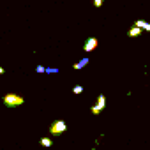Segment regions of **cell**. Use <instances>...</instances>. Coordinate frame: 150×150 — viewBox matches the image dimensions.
Masks as SVG:
<instances>
[{
  "label": "cell",
  "instance_id": "6da1fadb",
  "mask_svg": "<svg viewBox=\"0 0 150 150\" xmlns=\"http://www.w3.org/2000/svg\"><path fill=\"white\" fill-rule=\"evenodd\" d=\"M4 104L7 106V108H14V106H21L23 103H25V99L21 97V96H18V94H7V96H4Z\"/></svg>",
  "mask_w": 150,
  "mask_h": 150
},
{
  "label": "cell",
  "instance_id": "4fadbf2b",
  "mask_svg": "<svg viewBox=\"0 0 150 150\" xmlns=\"http://www.w3.org/2000/svg\"><path fill=\"white\" fill-rule=\"evenodd\" d=\"M4 72H6V69H4L2 65H0V74H4Z\"/></svg>",
  "mask_w": 150,
  "mask_h": 150
},
{
  "label": "cell",
  "instance_id": "30bf717a",
  "mask_svg": "<svg viewBox=\"0 0 150 150\" xmlns=\"http://www.w3.org/2000/svg\"><path fill=\"white\" fill-rule=\"evenodd\" d=\"M103 6V0H94V7H101Z\"/></svg>",
  "mask_w": 150,
  "mask_h": 150
},
{
  "label": "cell",
  "instance_id": "277c9868",
  "mask_svg": "<svg viewBox=\"0 0 150 150\" xmlns=\"http://www.w3.org/2000/svg\"><path fill=\"white\" fill-rule=\"evenodd\" d=\"M97 46H99L97 37H88V39L85 41V44H83V51H85V53H90V51H94Z\"/></svg>",
  "mask_w": 150,
  "mask_h": 150
},
{
  "label": "cell",
  "instance_id": "3957f363",
  "mask_svg": "<svg viewBox=\"0 0 150 150\" xmlns=\"http://www.w3.org/2000/svg\"><path fill=\"white\" fill-rule=\"evenodd\" d=\"M104 108H106V97H104V96H99V97H97V103L90 108V111H92L94 115H99Z\"/></svg>",
  "mask_w": 150,
  "mask_h": 150
},
{
  "label": "cell",
  "instance_id": "8992f818",
  "mask_svg": "<svg viewBox=\"0 0 150 150\" xmlns=\"http://www.w3.org/2000/svg\"><path fill=\"white\" fill-rule=\"evenodd\" d=\"M141 32H143V30H141L139 27H136V25H134L132 28H129L127 35H129V37H138V35H141Z\"/></svg>",
  "mask_w": 150,
  "mask_h": 150
},
{
  "label": "cell",
  "instance_id": "52a82bcc",
  "mask_svg": "<svg viewBox=\"0 0 150 150\" xmlns=\"http://www.w3.org/2000/svg\"><path fill=\"white\" fill-rule=\"evenodd\" d=\"M87 64H88V58L85 57V58H81L80 62H76V64H74V65H72V69H76V71H80V69H83V67H85Z\"/></svg>",
  "mask_w": 150,
  "mask_h": 150
},
{
  "label": "cell",
  "instance_id": "8fae6325",
  "mask_svg": "<svg viewBox=\"0 0 150 150\" xmlns=\"http://www.w3.org/2000/svg\"><path fill=\"white\" fill-rule=\"evenodd\" d=\"M46 72H48V74H55V72H58V69H51V67H50V69H46Z\"/></svg>",
  "mask_w": 150,
  "mask_h": 150
},
{
  "label": "cell",
  "instance_id": "7a4b0ae2",
  "mask_svg": "<svg viewBox=\"0 0 150 150\" xmlns=\"http://www.w3.org/2000/svg\"><path fill=\"white\" fill-rule=\"evenodd\" d=\"M67 131V124L64 120H55L51 125H50V134L51 136H58V134H64Z\"/></svg>",
  "mask_w": 150,
  "mask_h": 150
},
{
  "label": "cell",
  "instance_id": "7c38bea8",
  "mask_svg": "<svg viewBox=\"0 0 150 150\" xmlns=\"http://www.w3.org/2000/svg\"><path fill=\"white\" fill-rule=\"evenodd\" d=\"M37 72H46V69L42 65H37Z\"/></svg>",
  "mask_w": 150,
  "mask_h": 150
},
{
  "label": "cell",
  "instance_id": "ba28073f",
  "mask_svg": "<svg viewBox=\"0 0 150 150\" xmlns=\"http://www.w3.org/2000/svg\"><path fill=\"white\" fill-rule=\"evenodd\" d=\"M41 145L46 146V148H50V146L53 145V141H51V138H42V139H41Z\"/></svg>",
  "mask_w": 150,
  "mask_h": 150
},
{
  "label": "cell",
  "instance_id": "9c48e42d",
  "mask_svg": "<svg viewBox=\"0 0 150 150\" xmlns=\"http://www.w3.org/2000/svg\"><path fill=\"white\" fill-rule=\"evenodd\" d=\"M81 92H83V87L81 85H76V87L72 88V94H81Z\"/></svg>",
  "mask_w": 150,
  "mask_h": 150
},
{
  "label": "cell",
  "instance_id": "5b68a950",
  "mask_svg": "<svg viewBox=\"0 0 150 150\" xmlns=\"http://www.w3.org/2000/svg\"><path fill=\"white\" fill-rule=\"evenodd\" d=\"M134 25L136 27H139L141 30H145V32H150V23L148 21H145V20H136L134 21Z\"/></svg>",
  "mask_w": 150,
  "mask_h": 150
}]
</instances>
